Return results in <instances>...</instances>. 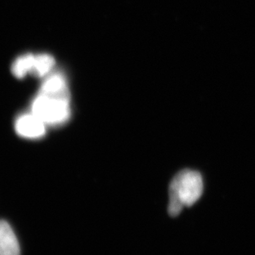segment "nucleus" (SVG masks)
<instances>
[{"label": "nucleus", "instance_id": "7ed1b4c3", "mask_svg": "<svg viewBox=\"0 0 255 255\" xmlns=\"http://www.w3.org/2000/svg\"><path fill=\"white\" fill-rule=\"evenodd\" d=\"M16 130L22 137L37 138L45 133V123L34 114L24 115L17 119Z\"/></svg>", "mask_w": 255, "mask_h": 255}, {"label": "nucleus", "instance_id": "f257e3e1", "mask_svg": "<svg viewBox=\"0 0 255 255\" xmlns=\"http://www.w3.org/2000/svg\"><path fill=\"white\" fill-rule=\"evenodd\" d=\"M203 192V180L198 172L185 169L178 172L169 187L170 216H178L184 206H191L198 201Z\"/></svg>", "mask_w": 255, "mask_h": 255}, {"label": "nucleus", "instance_id": "0eeeda50", "mask_svg": "<svg viewBox=\"0 0 255 255\" xmlns=\"http://www.w3.org/2000/svg\"><path fill=\"white\" fill-rule=\"evenodd\" d=\"M55 60L52 56L47 54L35 56L34 64L32 72L37 76H42L49 72L54 66Z\"/></svg>", "mask_w": 255, "mask_h": 255}, {"label": "nucleus", "instance_id": "39448f33", "mask_svg": "<svg viewBox=\"0 0 255 255\" xmlns=\"http://www.w3.org/2000/svg\"><path fill=\"white\" fill-rule=\"evenodd\" d=\"M66 91H68V87L66 86V80L63 76L61 75H53L42 84L40 93L52 95L62 93Z\"/></svg>", "mask_w": 255, "mask_h": 255}, {"label": "nucleus", "instance_id": "f03ea898", "mask_svg": "<svg viewBox=\"0 0 255 255\" xmlns=\"http://www.w3.org/2000/svg\"><path fill=\"white\" fill-rule=\"evenodd\" d=\"M70 94L45 95L39 93L32 103V114L45 124L59 125L70 116Z\"/></svg>", "mask_w": 255, "mask_h": 255}, {"label": "nucleus", "instance_id": "20e7f679", "mask_svg": "<svg viewBox=\"0 0 255 255\" xmlns=\"http://www.w3.org/2000/svg\"><path fill=\"white\" fill-rule=\"evenodd\" d=\"M20 246L14 231L7 221L0 220V255H20Z\"/></svg>", "mask_w": 255, "mask_h": 255}, {"label": "nucleus", "instance_id": "423d86ee", "mask_svg": "<svg viewBox=\"0 0 255 255\" xmlns=\"http://www.w3.org/2000/svg\"><path fill=\"white\" fill-rule=\"evenodd\" d=\"M35 56L32 54L24 55L18 57L12 64V72L17 78H22L28 72H32Z\"/></svg>", "mask_w": 255, "mask_h": 255}]
</instances>
